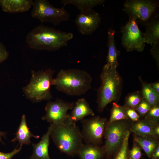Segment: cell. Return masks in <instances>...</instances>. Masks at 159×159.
<instances>
[{"label":"cell","mask_w":159,"mask_h":159,"mask_svg":"<svg viewBox=\"0 0 159 159\" xmlns=\"http://www.w3.org/2000/svg\"><path fill=\"white\" fill-rule=\"evenodd\" d=\"M73 37L72 33L41 25L27 34L26 42L32 49L55 51L66 46Z\"/></svg>","instance_id":"1"},{"label":"cell","mask_w":159,"mask_h":159,"mask_svg":"<svg viewBox=\"0 0 159 159\" xmlns=\"http://www.w3.org/2000/svg\"><path fill=\"white\" fill-rule=\"evenodd\" d=\"M50 136L61 153L74 157L83 144L81 131L76 123L67 120L61 124L51 123Z\"/></svg>","instance_id":"2"},{"label":"cell","mask_w":159,"mask_h":159,"mask_svg":"<svg viewBox=\"0 0 159 159\" xmlns=\"http://www.w3.org/2000/svg\"><path fill=\"white\" fill-rule=\"evenodd\" d=\"M92 78L87 71L77 69H61L53 78V85L71 96L84 94L91 88Z\"/></svg>","instance_id":"3"},{"label":"cell","mask_w":159,"mask_h":159,"mask_svg":"<svg viewBox=\"0 0 159 159\" xmlns=\"http://www.w3.org/2000/svg\"><path fill=\"white\" fill-rule=\"evenodd\" d=\"M101 85L98 90L97 109L102 112L107 104L116 102L121 95L122 82L121 78L117 70L105 64L100 75Z\"/></svg>","instance_id":"4"},{"label":"cell","mask_w":159,"mask_h":159,"mask_svg":"<svg viewBox=\"0 0 159 159\" xmlns=\"http://www.w3.org/2000/svg\"><path fill=\"white\" fill-rule=\"evenodd\" d=\"M54 72L50 68L37 71L32 70L29 82L23 89L27 98L34 102L50 100L52 97L51 87Z\"/></svg>","instance_id":"5"},{"label":"cell","mask_w":159,"mask_h":159,"mask_svg":"<svg viewBox=\"0 0 159 159\" xmlns=\"http://www.w3.org/2000/svg\"><path fill=\"white\" fill-rule=\"evenodd\" d=\"M127 120L107 122L105 131V140L103 146L105 159H110L115 155L120 148L124 136L130 128V124Z\"/></svg>","instance_id":"6"},{"label":"cell","mask_w":159,"mask_h":159,"mask_svg":"<svg viewBox=\"0 0 159 159\" xmlns=\"http://www.w3.org/2000/svg\"><path fill=\"white\" fill-rule=\"evenodd\" d=\"M32 6L31 16L42 23L49 22L56 26L69 19V14L64 7H55L47 0H35Z\"/></svg>","instance_id":"7"},{"label":"cell","mask_w":159,"mask_h":159,"mask_svg":"<svg viewBox=\"0 0 159 159\" xmlns=\"http://www.w3.org/2000/svg\"><path fill=\"white\" fill-rule=\"evenodd\" d=\"M81 121L82 129L81 131L83 140L86 144L100 146L102 144L105 129L107 123L106 118L93 116Z\"/></svg>","instance_id":"8"},{"label":"cell","mask_w":159,"mask_h":159,"mask_svg":"<svg viewBox=\"0 0 159 159\" xmlns=\"http://www.w3.org/2000/svg\"><path fill=\"white\" fill-rule=\"evenodd\" d=\"M121 32L122 44L127 52L143 51L145 46L143 34L139 29L135 20L129 19Z\"/></svg>","instance_id":"9"},{"label":"cell","mask_w":159,"mask_h":159,"mask_svg":"<svg viewBox=\"0 0 159 159\" xmlns=\"http://www.w3.org/2000/svg\"><path fill=\"white\" fill-rule=\"evenodd\" d=\"M158 6L157 1L149 0H127L123 11L129 19L146 22L150 19Z\"/></svg>","instance_id":"10"},{"label":"cell","mask_w":159,"mask_h":159,"mask_svg":"<svg viewBox=\"0 0 159 159\" xmlns=\"http://www.w3.org/2000/svg\"><path fill=\"white\" fill-rule=\"evenodd\" d=\"M74 105L73 102H66L59 98L53 102L49 100L45 107L46 114L42 119L51 123H62L67 119L68 111L72 109Z\"/></svg>","instance_id":"11"},{"label":"cell","mask_w":159,"mask_h":159,"mask_svg":"<svg viewBox=\"0 0 159 159\" xmlns=\"http://www.w3.org/2000/svg\"><path fill=\"white\" fill-rule=\"evenodd\" d=\"M75 22L80 33L88 35L98 28L101 22V18L97 12L91 10L80 12L77 15Z\"/></svg>","instance_id":"12"},{"label":"cell","mask_w":159,"mask_h":159,"mask_svg":"<svg viewBox=\"0 0 159 159\" xmlns=\"http://www.w3.org/2000/svg\"><path fill=\"white\" fill-rule=\"evenodd\" d=\"M72 110L70 113L68 115L67 120L74 123H76L87 116L95 115L89 103L83 98L77 100Z\"/></svg>","instance_id":"13"},{"label":"cell","mask_w":159,"mask_h":159,"mask_svg":"<svg viewBox=\"0 0 159 159\" xmlns=\"http://www.w3.org/2000/svg\"><path fill=\"white\" fill-rule=\"evenodd\" d=\"M33 1L32 0H0V6L5 12H23L30 9Z\"/></svg>","instance_id":"14"},{"label":"cell","mask_w":159,"mask_h":159,"mask_svg":"<svg viewBox=\"0 0 159 159\" xmlns=\"http://www.w3.org/2000/svg\"><path fill=\"white\" fill-rule=\"evenodd\" d=\"M50 128H48L47 132L42 137L41 140L37 143H33V153L30 159H51L49 153Z\"/></svg>","instance_id":"15"},{"label":"cell","mask_w":159,"mask_h":159,"mask_svg":"<svg viewBox=\"0 0 159 159\" xmlns=\"http://www.w3.org/2000/svg\"><path fill=\"white\" fill-rule=\"evenodd\" d=\"M156 125L144 118L143 120H139L130 124L129 131L130 133L134 134V135L156 137L154 134V129Z\"/></svg>","instance_id":"16"},{"label":"cell","mask_w":159,"mask_h":159,"mask_svg":"<svg viewBox=\"0 0 159 159\" xmlns=\"http://www.w3.org/2000/svg\"><path fill=\"white\" fill-rule=\"evenodd\" d=\"M105 152L103 146L83 144L78 152L80 159H103Z\"/></svg>","instance_id":"17"},{"label":"cell","mask_w":159,"mask_h":159,"mask_svg":"<svg viewBox=\"0 0 159 159\" xmlns=\"http://www.w3.org/2000/svg\"><path fill=\"white\" fill-rule=\"evenodd\" d=\"M143 34L145 43L152 46L159 43V20L158 16L153 18L146 24Z\"/></svg>","instance_id":"18"},{"label":"cell","mask_w":159,"mask_h":159,"mask_svg":"<svg viewBox=\"0 0 159 159\" xmlns=\"http://www.w3.org/2000/svg\"><path fill=\"white\" fill-rule=\"evenodd\" d=\"M15 137L12 140V142L18 141L20 145L24 144L29 145L31 143L30 139L33 137L38 139L39 135H34L30 131L26 123V115L23 114L21 117L20 123L15 134Z\"/></svg>","instance_id":"19"},{"label":"cell","mask_w":159,"mask_h":159,"mask_svg":"<svg viewBox=\"0 0 159 159\" xmlns=\"http://www.w3.org/2000/svg\"><path fill=\"white\" fill-rule=\"evenodd\" d=\"M115 31L111 28L108 32V53L106 64L112 69H117L118 66L117 52L114 39Z\"/></svg>","instance_id":"20"},{"label":"cell","mask_w":159,"mask_h":159,"mask_svg":"<svg viewBox=\"0 0 159 159\" xmlns=\"http://www.w3.org/2000/svg\"><path fill=\"white\" fill-rule=\"evenodd\" d=\"M158 138L154 136L141 137L134 135V142L137 143L150 158L153 152L159 145Z\"/></svg>","instance_id":"21"},{"label":"cell","mask_w":159,"mask_h":159,"mask_svg":"<svg viewBox=\"0 0 159 159\" xmlns=\"http://www.w3.org/2000/svg\"><path fill=\"white\" fill-rule=\"evenodd\" d=\"M104 0H62L61 2L64 6L71 4L76 6L80 12L92 10L93 7L103 4Z\"/></svg>","instance_id":"22"},{"label":"cell","mask_w":159,"mask_h":159,"mask_svg":"<svg viewBox=\"0 0 159 159\" xmlns=\"http://www.w3.org/2000/svg\"><path fill=\"white\" fill-rule=\"evenodd\" d=\"M142 89L140 91L143 98L145 99L152 107L159 104V94L155 91L150 84L143 81L139 77Z\"/></svg>","instance_id":"23"},{"label":"cell","mask_w":159,"mask_h":159,"mask_svg":"<svg viewBox=\"0 0 159 159\" xmlns=\"http://www.w3.org/2000/svg\"><path fill=\"white\" fill-rule=\"evenodd\" d=\"M112 104L110 117L107 122L111 123L119 120H128L129 119L126 114L124 106H121L115 102H113Z\"/></svg>","instance_id":"24"},{"label":"cell","mask_w":159,"mask_h":159,"mask_svg":"<svg viewBox=\"0 0 159 159\" xmlns=\"http://www.w3.org/2000/svg\"><path fill=\"white\" fill-rule=\"evenodd\" d=\"M130 134L129 130L126 132L121 146L113 159H127Z\"/></svg>","instance_id":"25"},{"label":"cell","mask_w":159,"mask_h":159,"mask_svg":"<svg viewBox=\"0 0 159 159\" xmlns=\"http://www.w3.org/2000/svg\"><path fill=\"white\" fill-rule=\"evenodd\" d=\"M142 98L140 91H138L129 93L125 97V106L135 110Z\"/></svg>","instance_id":"26"},{"label":"cell","mask_w":159,"mask_h":159,"mask_svg":"<svg viewBox=\"0 0 159 159\" xmlns=\"http://www.w3.org/2000/svg\"><path fill=\"white\" fill-rule=\"evenodd\" d=\"M145 116V119L156 125H158L159 120V104L152 107Z\"/></svg>","instance_id":"27"},{"label":"cell","mask_w":159,"mask_h":159,"mask_svg":"<svg viewBox=\"0 0 159 159\" xmlns=\"http://www.w3.org/2000/svg\"><path fill=\"white\" fill-rule=\"evenodd\" d=\"M151 107L148 102L143 98L135 109L140 117H143L146 114Z\"/></svg>","instance_id":"28"},{"label":"cell","mask_w":159,"mask_h":159,"mask_svg":"<svg viewBox=\"0 0 159 159\" xmlns=\"http://www.w3.org/2000/svg\"><path fill=\"white\" fill-rule=\"evenodd\" d=\"M134 142L131 149L128 152L127 159H140L142 157L141 148L137 143Z\"/></svg>","instance_id":"29"},{"label":"cell","mask_w":159,"mask_h":159,"mask_svg":"<svg viewBox=\"0 0 159 159\" xmlns=\"http://www.w3.org/2000/svg\"><path fill=\"white\" fill-rule=\"evenodd\" d=\"M126 114L129 119L135 122L139 120L140 116L136 110L134 109L124 105Z\"/></svg>","instance_id":"30"},{"label":"cell","mask_w":159,"mask_h":159,"mask_svg":"<svg viewBox=\"0 0 159 159\" xmlns=\"http://www.w3.org/2000/svg\"><path fill=\"white\" fill-rule=\"evenodd\" d=\"M22 146L20 145L18 148H17V146L13 151L10 153H4L0 152V159H11L14 155L20 151Z\"/></svg>","instance_id":"31"},{"label":"cell","mask_w":159,"mask_h":159,"mask_svg":"<svg viewBox=\"0 0 159 159\" xmlns=\"http://www.w3.org/2000/svg\"><path fill=\"white\" fill-rule=\"evenodd\" d=\"M9 53L5 47L0 42V64L8 57Z\"/></svg>","instance_id":"32"},{"label":"cell","mask_w":159,"mask_h":159,"mask_svg":"<svg viewBox=\"0 0 159 159\" xmlns=\"http://www.w3.org/2000/svg\"><path fill=\"white\" fill-rule=\"evenodd\" d=\"M151 54L155 59L157 64L159 65V43L153 46L150 50Z\"/></svg>","instance_id":"33"},{"label":"cell","mask_w":159,"mask_h":159,"mask_svg":"<svg viewBox=\"0 0 159 159\" xmlns=\"http://www.w3.org/2000/svg\"><path fill=\"white\" fill-rule=\"evenodd\" d=\"M151 159H159V145L154 150L150 157Z\"/></svg>","instance_id":"34"},{"label":"cell","mask_w":159,"mask_h":159,"mask_svg":"<svg viewBox=\"0 0 159 159\" xmlns=\"http://www.w3.org/2000/svg\"><path fill=\"white\" fill-rule=\"evenodd\" d=\"M151 87L156 92L159 94V81L150 84Z\"/></svg>","instance_id":"35"},{"label":"cell","mask_w":159,"mask_h":159,"mask_svg":"<svg viewBox=\"0 0 159 159\" xmlns=\"http://www.w3.org/2000/svg\"><path fill=\"white\" fill-rule=\"evenodd\" d=\"M154 133L155 136L158 138L159 136V124L155 126L154 129Z\"/></svg>","instance_id":"36"},{"label":"cell","mask_w":159,"mask_h":159,"mask_svg":"<svg viewBox=\"0 0 159 159\" xmlns=\"http://www.w3.org/2000/svg\"><path fill=\"white\" fill-rule=\"evenodd\" d=\"M6 134L5 132L0 131V141L2 143H3V142L2 140L1 137H3L5 138H6Z\"/></svg>","instance_id":"37"}]
</instances>
